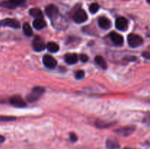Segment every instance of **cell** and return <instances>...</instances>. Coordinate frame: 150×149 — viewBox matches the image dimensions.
Masks as SVG:
<instances>
[{
    "label": "cell",
    "instance_id": "cell-1",
    "mask_svg": "<svg viewBox=\"0 0 150 149\" xmlns=\"http://www.w3.org/2000/svg\"><path fill=\"white\" fill-rule=\"evenodd\" d=\"M44 92H45V89L44 88L41 87V86H35V87L32 89L31 93L29 95H27L26 99L30 102H35V101H37L39 99V97L41 95L43 94Z\"/></svg>",
    "mask_w": 150,
    "mask_h": 149
},
{
    "label": "cell",
    "instance_id": "cell-2",
    "mask_svg": "<svg viewBox=\"0 0 150 149\" xmlns=\"http://www.w3.org/2000/svg\"><path fill=\"white\" fill-rule=\"evenodd\" d=\"M144 40L143 38L136 34H130L127 37V42L132 48H137L142 45Z\"/></svg>",
    "mask_w": 150,
    "mask_h": 149
},
{
    "label": "cell",
    "instance_id": "cell-3",
    "mask_svg": "<svg viewBox=\"0 0 150 149\" xmlns=\"http://www.w3.org/2000/svg\"><path fill=\"white\" fill-rule=\"evenodd\" d=\"M73 20H74L76 23H83V22L86 21L87 20V14H86V12L83 10L81 9H79L77 11H76V13H74L73 16Z\"/></svg>",
    "mask_w": 150,
    "mask_h": 149
},
{
    "label": "cell",
    "instance_id": "cell-4",
    "mask_svg": "<svg viewBox=\"0 0 150 149\" xmlns=\"http://www.w3.org/2000/svg\"><path fill=\"white\" fill-rule=\"evenodd\" d=\"M32 47L35 51L40 52V51H43L46 48V45L42 39V38H40V37H35V39L32 41Z\"/></svg>",
    "mask_w": 150,
    "mask_h": 149
},
{
    "label": "cell",
    "instance_id": "cell-5",
    "mask_svg": "<svg viewBox=\"0 0 150 149\" xmlns=\"http://www.w3.org/2000/svg\"><path fill=\"white\" fill-rule=\"evenodd\" d=\"M45 13L52 20H54L57 18L59 14V10L55 5L54 4H49L45 7Z\"/></svg>",
    "mask_w": 150,
    "mask_h": 149
},
{
    "label": "cell",
    "instance_id": "cell-6",
    "mask_svg": "<svg viewBox=\"0 0 150 149\" xmlns=\"http://www.w3.org/2000/svg\"><path fill=\"white\" fill-rule=\"evenodd\" d=\"M10 103L13 106L16 107V108H24L26 107V104L25 101L23 100V98L21 97L20 96H13L10 99Z\"/></svg>",
    "mask_w": 150,
    "mask_h": 149
},
{
    "label": "cell",
    "instance_id": "cell-7",
    "mask_svg": "<svg viewBox=\"0 0 150 149\" xmlns=\"http://www.w3.org/2000/svg\"><path fill=\"white\" fill-rule=\"evenodd\" d=\"M0 24L4 26H9V27L13 28V29H18L20 27V23L17 20L13 18H6L1 20Z\"/></svg>",
    "mask_w": 150,
    "mask_h": 149
},
{
    "label": "cell",
    "instance_id": "cell-8",
    "mask_svg": "<svg viewBox=\"0 0 150 149\" xmlns=\"http://www.w3.org/2000/svg\"><path fill=\"white\" fill-rule=\"evenodd\" d=\"M115 26L117 29L120 31L127 30V26H128V22L125 18L120 17L116 20Z\"/></svg>",
    "mask_w": 150,
    "mask_h": 149
},
{
    "label": "cell",
    "instance_id": "cell-9",
    "mask_svg": "<svg viewBox=\"0 0 150 149\" xmlns=\"http://www.w3.org/2000/svg\"><path fill=\"white\" fill-rule=\"evenodd\" d=\"M42 61H43L44 65L46 67L50 69L54 68L57 66V61L54 57L49 55H45L43 56L42 58Z\"/></svg>",
    "mask_w": 150,
    "mask_h": 149
},
{
    "label": "cell",
    "instance_id": "cell-10",
    "mask_svg": "<svg viewBox=\"0 0 150 149\" xmlns=\"http://www.w3.org/2000/svg\"><path fill=\"white\" fill-rule=\"evenodd\" d=\"M134 130L135 128L133 127H125L115 130V132H117V134L120 136L127 137V136L130 135L134 131Z\"/></svg>",
    "mask_w": 150,
    "mask_h": 149
},
{
    "label": "cell",
    "instance_id": "cell-11",
    "mask_svg": "<svg viewBox=\"0 0 150 149\" xmlns=\"http://www.w3.org/2000/svg\"><path fill=\"white\" fill-rule=\"evenodd\" d=\"M110 37H111V39L113 42V43L116 45H118V46L122 45L123 44V42H124L123 37L122 35H120V34L117 33V32H111L110 34Z\"/></svg>",
    "mask_w": 150,
    "mask_h": 149
},
{
    "label": "cell",
    "instance_id": "cell-12",
    "mask_svg": "<svg viewBox=\"0 0 150 149\" xmlns=\"http://www.w3.org/2000/svg\"><path fill=\"white\" fill-rule=\"evenodd\" d=\"M98 24L103 29H108L111 27V20L106 17H100L98 19Z\"/></svg>",
    "mask_w": 150,
    "mask_h": 149
},
{
    "label": "cell",
    "instance_id": "cell-13",
    "mask_svg": "<svg viewBox=\"0 0 150 149\" xmlns=\"http://www.w3.org/2000/svg\"><path fill=\"white\" fill-rule=\"evenodd\" d=\"M106 147L108 149H117L120 148V143L114 137H109L106 141Z\"/></svg>",
    "mask_w": 150,
    "mask_h": 149
},
{
    "label": "cell",
    "instance_id": "cell-14",
    "mask_svg": "<svg viewBox=\"0 0 150 149\" xmlns=\"http://www.w3.org/2000/svg\"><path fill=\"white\" fill-rule=\"evenodd\" d=\"M64 59L67 64H74L78 61L79 57H78L77 54L76 53H67L64 56Z\"/></svg>",
    "mask_w": 150,
    "mask_h": 149
},
{
    "label": "cell",
    "instance_id": "cell-15",
    "mask_svg": "<svg viewBox=\"0 0 150 149\" xmlns=\"http://www.w3.org/2000/svg\"><path fill=\"white\" fill-rule=\"evenodd\" d=\"M33 26L38 30L42 29L46 26V23L42 18H36L33 21Z\"/></svg>",
    "mask_w": 150,
    "mask_h": 149
},
{
    "label": "cell",
    "instance_id": "cell-16",
    "mask_svg": "<svg viewBox=\"0 0 150 149\" xmlns=\"http://www.w3.org/2000/svg\"><path fill=\"white\" fill-rule=\"evenodd\" d=\"M95 62H96V64H98L100 67L103 69V70H105V69L107 68V67H108L105 60L104 59L102 56H97L95 57Z\"/></svg>",
    "mask_w": 150,
    "mask_h": 149
},
{
    "label": "cell",
    "instance_id": "cell-17",
    "mask_svg": "<svg viewBox=\"0 0 150 149\" xmlns=\"http://www.w3.org/2000/svg\"><path fill=\"white\" fill-rule=\"evenodd\" d=\"M29 14L35 17V18H42L43 17V14H42V11L38 8H32L29 10Z\"/></svg>",
    "mask_w": 150,
    "mask_h": 149
},
{
    "label": "cell",
    "instance_id": "cell-18",
    "mask_svg": "<svg viewBox=\"0 0 150 149\" xmlns=\"http://www.w3.org/2000/svg\"><path fill=\"white\" fill-rule=\"evenodd\" d=\"M46 48L48 51L51 53H56L59 50V46L58 44L54 42H49L46 45Z\"/></svg>",
    "mask_w": 150,
    "mask_h": 149
},
{
    "label": "cell",
    "instance_id": "cell-19",
    "mask_svg": "<svg viewBox=\"0 0 150 149\" xmlns=\"http://www.w3.org/2000/svg\"><path fill=\"white\" fill-rule=\"evenodd\" d=\"M23 32H24L25 34L28 37L32 36V33H33L30 25H29L28 23H25L23 25Z\"/></svg>",
    "mask_w": 150,
    "mask_h": 149
},
{
    "label": "cell",
    "instance_id": "cell-20",
    "mask_svg": "<svg viewBox=\"0 0 150 149\" xmlns=\"http://www.w3.org/2000/svg\"><path fill=\"white\" fill-rule=\"evenodd\" d=\"M16 117L7 116V115H0V122H7V121H13L16 120Z\"/></svg>",
    "mask_w": 150,
    "mask_h": 149
},
{
    "label": "cell",
    "instance_id": "cell-21",
    "mask_svg": "<svg viewBox=\"0 0 150 149\" xmlns=\"http://www.w3.org/2000/svg\"><path fill=\"white\" fill-rule=\"evenodd\" d=\"M0 5L2 6V7H6V8H9V9H14L16 8L14 5L10 2V1H3L1 2H0Z\"/></svg>",
    "mask_w": 150,
    "mask_h": 149
},
{
    "label": "cell",
    "instance_id": "cell-22",
    "mask_svg": "<svg viewBox=\"0 0 150 149\" xmlns=\"http://www.w3.org/2000/svg\"><path fill=\"white\" fill-rule=\"evenodd\" d=\"M100 7L97 3H93L89 6V11L92 13H96L99 10Z\"/></svg>",
    "mask_w": 150,
    "mask_h": 149
},
{
    "label": "cell",
    "instance_id": "cell-23",
    "mask_svg": "<svg viewBox=\"0 0 150 149\" xmlns=\"http://www.w3.org/2000/svg\"><path fill=\"white\" fill-rule=\"evenodd\" d=\"M15 7H17V6L23 5L25 2H26V0H9Z\"/></svg>",
    "mask_w": 150,
    "mask_h": 149
},
{
    "label": "cell",
    "instance_id": "cell-24",
    "mask_svg": "<svg viewBox=\"0 0 150 149\" xmlns=\"http://www.w3.org/2000/svg\"><path fill=\"white\" fill-rule=\"evenodd\" d=\"M84 74L85 73L83 70H79V71L76 72V77L77 79H79V80H80V79H82L83 77H84Z\"/></svg>",
    "mask_w": 150,
    "mask_h": 149
},
{
    "label": "cell",
    "instance_id": "cell-25",
    "mask_svg": "<svg viewBox=\"0 0 150 149\" xmlns=\"http://www.w3.org/2000/svg\"><path fill=\"white\" fill-rule=\"evenodd\" d=\"M70 140H71V141L76 142V140H77V136H76V134H75V133H73V132L70 133Z\"/></svg>",
    "mask_w": 150,
    "mask_h": 149
},
{
    "label": "cell",
    "instance_id": "cell-26",
    "mask_svg": "<svg viewBox=\"0 0 150 149\" xmlns=\"http://www.w3.org/2000/svg\"><path fill=\"white\" fill-rule=\"evenodd\" d=\"M144 58H146V59H150V52L149 51H144V52L142 53Z\"/></svg>",
    "mask_w": 150,
    "mask_h": 149
},
{
    "label": "cell",
    "instance_id": "cell-27",
    "mask_svg": "<svg viewBox=\"0 0 150 149\" xmlns=\"http://www.w3.org/2000/svg\"><path fill=\"white\" fill-rule=\"evenodd\" d=\"M80 58L81 60V61H83V62H86V61H88V56L86 55H85V54H81L80 56Z\"/></svg>",
    "mask_w": 150,
    "mask_h": 149
},
{
    "label": "cell",
    "instance_id": "cell-28",
    "mask_svg": "<svg viewBox=\"0 0 150 149\" xmlns=\"http://www.w3.org/2000/svg\"><path fill=\"white\" fill-rule=\"evenodd\" d=\"M4 137H2V136L0 135V143H2V142H4Z\"/></svg>",
    "mask_w": 150,
    "mask_h": 149
},
{
    "label": "cell",
    "instance_id": "cell-29",
    "mask_svg": "<svg viewBox=\"0 0 150 149\" xmlns=\"http://www.w3.org/2000/svg\"><path fill=\"white\" fill-rule=\"evenodd\" d=\"M124 149H133V148H125Z\"/></svg>",
    "mask_w": 150,
    "mask_h": 149
},
{
    "label": "cell",
    "instance_id": "cell-30",
    "mask_svg": "<svg viewBox=\"0 0 150 149\" xmlns=\"http://www.w3.org/2000/svg\"><path fill=\"white\" fill-rule=\"evenodd\" d=\"M146 1H147V2L149 3V4H150V0H146Z\"/></svg>",
    "mask_w": 150,
    "mask_h": 149
},
{
    "label": "cell",
    "instance_id": "cell-31",
    "mask_svg": "<svg viewBox=\"0 0 150 149\" xmlns=\"http://www.w3.org/2000/svg\"><path fill=\"white\" fill-rule=\"evenodd\" d=\"M125 1H127V0H125Z\"/></svg>",
    "mask_w": 150,
    "mask_h": 149
}]
</instances>
